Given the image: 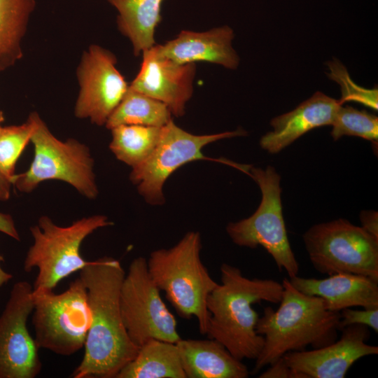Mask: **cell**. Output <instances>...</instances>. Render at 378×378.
Segmentation results:
<instances>
[{
	"mask_svg": "<svg viewBox=\"0 0 378 378\" xmlns=\"http://www.w3.org/2000/svg\"><path fill=\"white\" fill-rule=\"evenodd\" d=\"M118 13V27L139 55L155 45V32L162 20L164 0H107Z\"/></svg>",
	"mask_w": 378,
	"mask_h": 378,
	"instance_id": "obj_20",
	"label": "cell"
},
{
	"mask_svg": "<svg viewBox=\"0 0 378 378\" xmlns=\"http://www.w3.org/2000/svg\"><path fill=\"white\" fill-rule=\"evenodd\" d=\"M115 64V55L97 45L83 54L77 72L80 84L74 108L77 118L105 125L129 88Z\"/></svg>",
	"mask_w": 378,
	"mask_h": 378,
	"instance_id": "obj_13",
	"label": "cell"
},
{
	"mask_svg": "<svg viewBox=\"0 0 378 378\" xmlns=\"http://www.w3.org/2000/svg\"><path fill=\"white\" fill-rule=\"evenodd\" d=\"M327 65L330 69V73H327V75L340 86L342 97L340 101L342 104L346 102H357L377 111V88L366 89L356 84L350 78L345 66L336 59L328 62Z\"/></svg>",
	"mask_w": 378,
	"mask_h": 378,
	"instance_id": "obj_27",
	"label": "cell"
},
{
	"mask_svg": "<svg viewBox=\"0 0 378 378\" xmlns=\"http://www.w3.org/2000/svg\"><path fill=\"white\" fill-rule=\"evenodd\" d=\"M162 127L121 125L112 129L109 144L118 160L134 168L145 161L155 148Z\"/></svg>",
	"mask_w": 378,
	"mask_h": 378,
	"instance_id": "obj_24",
	"label": "cell"
},
{
	"mask_svg": "<svg viewBox=\"0 0 378 378\" xmlns=\"http://www.w3.org/2000/svg\"><path fill=\"white\" fill-rule=\"evenodd\" d=\"M33 286L16 282L0 315V378H34L41 370L38 347L27 328Z\"/></svg>",
	"mask_w": 378,
	"mask_h": 378,
	"instance_id": "obj_12",
	"label": "cell"
},
{
	"mask_svg": "<svg viewBox=\"0 0 378 378\" xmlns=\"http://www.w3.org/2000/svg\"><path fill=\"white\" fill-rule=\"evenodd\" d=\"M233 30L228 26L206 31L183 30L172 40L155 45L162 56L177 63L207 62L236 69L239 58L232 46Z\"/></svg>",
	"mask_w": 378,
	"mask_h": 378,
	"instance_id": "obj_16",
	"label": "cell"
},
{
	"mask_svg": "<svg viewBox=\"0 0 378 378\" xmlns=\"http://www.w3.org/2000/svg\"><path fill=\"white\" fill-rule=\"evenodd\" d=\"M176 346L186 378H246L248 368L219 342L179 340Z\"/></svg>",
	"mask_w": 378,
	"mask_h": 378,
	"instance_id": "obj_19",
	"label": "cell"
},
{
	"mask_svg": "<svg viewBox=\"0 0 378 378\" xmlns=\"http://www.w3.org/2000/svg\"><path fill=\"white\" fill-rule=\"evenodd\" d=\"M125 272L120 262L104 256L80 270L87 290L91 323L83 360L74 378H115L135 358L139 348L130 340L120 309V291Z\"/></svg>",
	"mask_w": 378,
	"mask_h": 378,
	"instance_id": "obj_1",
	"label": "cell"
},
{
	"mask_svg": "<svg viewBox=\"0 0 378 378\" xmlns=\"http://www.w3.org/2000/svg\"><path fill=\"white\" fill-rule=\"evenodd\" d=\"M12 183L0 172V201H6L10 196Z\"/></svg>",
	"mask_w": 378,
	"mask_h": 378,
	"instance_id": "obj_32",
	"label": "cell"
},
{
	"mask_svg": "<svg viewBox=\"0 0 378 378\" xmlns=\"http://www.w3.org/2000/svg\"><path fill=\"white\" fill-rule=\"evenodd\" d=\"M172 115L164 104L129 86L105 126L109 130L121 125L162 127L172 120Z\"/></svg>",
	"mask_w": 378,
	"mask_h": 378,
	"instance_id": "obj_23",
	"label": "cell"
},
{
	"mask_svg": "<svg viewBox=\"0 0 378 378\" xmlns=\"http://www.w3.org/2000/svg\"><path fill=\"white\" fill-rule=\"evenodd\" d=\"M201 235L191 231L174 246L150 253L148 271L153 282L180 316H195L199 330L206 335L210 313L206 300L218 284L203 264L200 251Z\"/></svg>",
	"mask_w": 378,
	"mask_h": 378,
	"instance_id": "obj_4",
	"label": "cell"
},
{
	"mask_svg": "<svg viewBox=\"0 0 378 378\" xmlns=\"http://www.w3.org/2000/svg\"><path fill=\"white\" fill-rule=\"evenodd\" d=\"M342 104L321 92L301 103L294 110L273 118V130L260 141L262 149L276 153L307 132L332 125L338 108Z\"/></svg>",
	"mask_w": 378,
	"mask_h": 378,
	"instance_id": "obj_18",
	"label": "cell"
},
{
	"mask_svg": "<svg viewBox=\"0 0 378 378\" xmlns=\"http://www.w3.org/2000/svg\"><path fill=\"white\" fill-rule=\"evenodd\" d=\"M331 125L334 140L344 135L359 136L374 143L378 139V118L350 106L338 108Z\"/></svg>",
	"mask_w": 378,
	"mask_h": 378,
	"instance_id": "obj_26",
	"label": "cell"
},
{
	"mask_svg": "<svg viewBox=\"0 0 378 378\" xmlns=\"http://www.w3.org/2000/svg\"><path fill=\"white\" fill-rule=\"evenodd\" d=\"M282 285L279 308L265 307L256 324V332L263 336L264 344L255 360L253 374L288 352L305 350L307 346L321 348L337 339L340 312L328 310L321 298L299 291L288 278Z\"/></svg>",
	"mask_w": 378,
	"mask_h": 378,
	"instance_id": "obj_3",
	"label": "cell"
},
{
	"mask_svg": "<svg viewBox=\"0 0 378 378\" xmlns=\"http://www.w3.org/2000/svg\"><path fill=\"white\" fill-rule=\"evenodd\" d=\"M259 186L262 199L248 218L226 227L232 241L239 246L263 247L274 259L279 270L289 278L298 275L299 263L292 251L282 213L280 176L272 166L265 169L251 167L247 172Z\"/></svg>",
	"mask_w": 378,
	"mask_h": 378,
	"instance_id": "obj_8",
	"label": "cell"
},
{
	"mask_svg": "<svg viewBox=\"0 0 378 378\" xmlns=\"http://www.w3.org/2000/svg\"><path fill=\"white\" fill-rule=\"evenodd\" d=\"M120 309L127 333L138 348L151 339L172 343L181 339L176 318L162 300L143 257L134 258L129 266L120 288Z\"/></svg>",
	"mask_w": 378,
	"mask_h": 378,
	"instance_id": "obj_10",
	"label": "cell"
},
{
	"mask_svg": "<svg viewBox=\"0 0 378 378\" xmlns=\"http://www.w3.org/2000/svg\"><path fill=\"white\" fill-rule=\"evenodd\" d=\"M13 278L10 273L6 272L0 265V288Z\"/></svg>",
	"mask_w": 378,
	"mask_h": 378,
	"instance_id": "obj_33",
	"label": "cell"
},
{
	"mask_svg": "<svg viewBox=\"0 0 378 378\" xmlns=\"http://www.w3.org/2000/svg\"><path fill=\"white\" fill-rule=\"evenodd\" d=\"M340 314L339 330L351 325H364L378 332V308L363 310L346 308Z\"/></svg>",
	"mask_w": 378,
	"mask_h": 378,
	"instance_id": "obj_28",
	"label": "cell"
},
{
	"mask_svg": "<svg viewBox=\"0 0 378 378\" xmlns=\"http://www.w3.org/2000/svg\"><path fill=\"white\" fill-rule=\"evenodd\" d=\"M299 291L321 298L326 308L340 312L346 308H378V281L363 275L335 274L324 279L289 278Z\"/></svg>",
	"mask_w": 378,
	"mask_h": 378,
	"instance_id": "obj_17",
	"label": "cell"
},
{
	"mask_svg": "<svg viewBox=\"0 0 378 378\" xmlns=\"http://www.w3.org/2000/svg\"><path fill=\"white\" fill-rule=\"evenodd\" d=\"M246 134V131L238 128L231 132L196 135L171 120L162 127L159 141L148 158L132 168L130 179L147 202L162 204L164 201L163 186L177 169L195 160H211L202 153V148L209 144Z\"/></svg>",
	"mask_w": 378,
	"mask_h": 378,
	"instance_id": "obj_11",
	"label": "cell"
},
{
	"mask_svg": "<svg viewBox=\"0 0 378 378\" xmlns=\"http://www.w3.org/2000/svg\"><path fill=\"white\" fill-rule=\"evenodd\" d=\"M32 323L38 349L62 356L72 355L85 346L91 323L86 288L78 277L64 292L33 289Z\"/></svg>",
	"mask_w": 378,
	"mask_h": 378,
	"instance_id": "obj_7",
	"label": "cell"
},
{
	"mask_svg": "<svg viewBox=\"0 0 378 378\" xmlns=\"http://www.w3.org/2000/svg\"><path fill=\"white\" fill-rule=\"evenodd\" d=\"M4 120V113L1 111H0V125H1V123L3 122Z\"/></svg>",
	"mask_w": 378,
	"mask_h": 378,
	"instance_id": "obj_34",
	"label": "cell"
},
{
	"mask_svg": "<svg viewBox=\"0 0 378 378\" xmlns=\"http://www.w3.org/2000/svg\"><path fill=\"white\" fill-rule=\"evenodd\" d=\"M316 271L344 273L378 281V239L344 218L316 224L302 236Z\"/></svg>",
	"mask_w": 378,
	"mask_h": 378,
	"instance_id": "obj_9",
	"label": "cell"
},
{
	"mask_svg": "<svg viewBox=\"0 0 378 378\" xmlns=\"http://www.w3.org/2000/svg\"><path fill=\"white\" fill-rule=\"evenodd\" d=\"M0 232L6 234L16 241H20V237L12 216L0 212Z\"/></svg>",
	"mask_w": 378,
	"mask_h": 378,
	"instance_id": "obj_31",
	"label": "cell"
},
{
	"mask_svg": "<svg viewBox=\"0 0 378 378\" xmlns=\"http://www.w3.org/2000/svg\"><path fill=\"white\" fill-rule=\"evenodd\" d=\"M31 141L34 158L25 172L16 174L13 185L20 192H32L41 182L59 180L71 185L89 200L99 195L90 148L75 139L62 141L49 130L36 112Z\"/></svg>",
	"mask_w": 378,
	"mask_h": 378,
	"instance_id": "obj_5",
	"label": "cell"
},
{
	"mask_svg": "<svg viewBox=\"0 0 378 378\" xmlns=\"http://www.w3.org/2000/svg\"><path fill=\"white\" fill-rule=\"evenodd\" d=\"M361 227L378 239V213L375 211H363L360 215Z\"/></svg>",
	"mask_w": 378,
	"mask_h": 378,
	"instance_id": "obj_30",
	"label": "cell"
},
{
	"mask_svg": "<svg viewBox=\"0 0 378 378\" xmlns=\"http://www.w3.org/2000/svg\"><path fill=\"white\" fill-rule=\"evenodd\" d=\"M115 378H186L176 343L151 339Z\"/></svg>",
	"mask_w": 378,
	"mask_h": 378,
	"instance_id": "obj_21",
	"label": "cell"
},
{
	"mask_svg": "<svg viewBox=\"0 0 378 378\" xmlns=\"http://www.w3.org/2000/svg\"><path fill=\"white\" fill-rule=\"evenodd\" d=\"M35 4L34 0H0V71L22 57V40Z\"/></svg>",
	"mask_w": 378,
	"mask_h": 378,
	"instance_id": "obj_22",
	"label": "cell"
},
{
	"mask_svg": "<svg viewBox=\"0 0 378 378\" xmlns=\"http://www.w3.org/2000/svg\"><path fill=\"white\" fill-rule=\"evenodd\" d=\"M34 121L29 115L27 121L19 125H0V172L13 184L16 174V162L31 141Z\"/></svg>",
	"mask_w": 378,
	"mask_h": 378,
	"instance_id": "obj_25",
	"label": "cell"
},
{
	"mask_svg": "<svg viewBox=\"0 0 378 378\" xmlns=\"http://www.w3.org/2000/svg\"><path fill=\"white\" fill-rule=\"evenodd\" d=\"M339 340L309 351H290L286 363L303 378H344L356 361L378 354V346L367 344L370 332L364 325H351L341 330Z\"/></svg>",
	"mask_w": 378,
	"mask_h": 378,
	"instance_id": "obj_14",
	"label": "cell"
},
{
	"mask_svg": "<svg viewBox=\"0 0 378 378\" xmlns=\"http://www.w3.org/2000/svg\"><path fill=\"white\" fill-rule=\"evenodd\" d=\"M140 70L130 88L164 104L172 114H185L193 92L195 63L177 64L162 55L155 46L142 52Z\"/></svg>",
	"mask_w": 378,
	"mask_h": 378,
	"instance_id": "obj_15",
	"label": "cell"
},
{
	"mask_svg": "<svg viewBox=\"0 0 378 378\" xmlns=\"http://www.w3.org/2000/svg\"><path fill=\"white\" fill-rule=\"evenodd\" d=\"M220 271L221 284L206 300L210 318L206 335L221 343L238 360H255L264 337L256 332L260 316L252 305L261 301L279 303L282 283L247 278L239 268L227 263L221 265Z\"/></svg>",
	"mask_w": 378,
	"mask_h": 378,
	"instance_id": "obj_2",
	"label": "cell"
},
{
	"mask_svg": "<svg viewBox=\"0 0 378 378\" xmlns=\"http://www.w3.org/2000/svg\"><path fill=\"white\" fill-rule=\"evenodd\" d=\"M258 377L260 378H303L298 372L294 371L281 357L271 365Z\"/></svg>",
	"mask_w": 378,
	"mask_h": 378,
	"instance_id": "obj_29",
	"label": "cell"
},
{
	"mask_svg": "<svg viewBox=\"0 0 378 378\" xmlns=\"http://www.w3.org/2000/svg\"><path fill=\"white\" fill-rule=\"evenodd\" d=\"M113 225L107 216L83 217L68 226L55 224L47 216H41L29 230L34 242L26 254L23 269L30 272L38 269L33 289H53L59 282L80 271L89 261L80 255L84 239L95 230Z\"/></svg>",
	"mask_w": 378,
	"mask_h": 378,
	"instance_id": "obj_6",
	"label": "cell"
}]
</instances>
